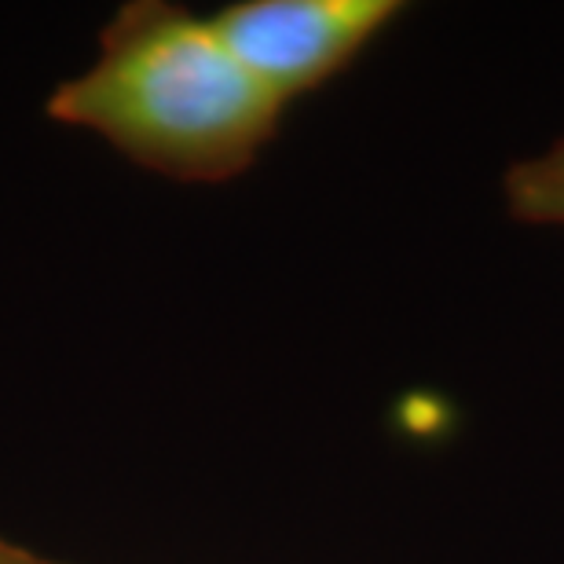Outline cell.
Returning a JSON list of instances; mask_svg holds the SVG:
<instances>
[{
  "label": "cell",
  "mask_w": 564,
  "mask_h": 564,
  "mask_svg": "<svg viewBox=\"0 0 564 564\" xmlns=\"http://www.w3.org/2000/svg\"><path fill=\"white\" fill-rule=\"evenodd\" d=\"M282 107L224 48L209 19L137 0L107 22L99 59L55 88L44 110L151 173L220 184L253 165Z\"/></svg>",
  "instance_id": "obj_1"
},
{
  "label": "cell",
  "mask_w": 564,
  "mask_h": 564,
  "mask_svg": "<svg viewBox=\"0 0 564 564\" xmlns=\"http://www.w3.org/2000/svg\"><path fill=\"white\" fill-rule=\"evenodd\" d=\"M403 11L392 0H242L213 33L268 93L290 104L348 66Z\"/></svg>",
  "instance_id": "obj_2"
},
{
  "label": "cell",
  "mask_w": 564,
  "mask_h": 564,
  "mask_svg": "<svg viewBox=\"0 0 564 564\" xmlns=\"http://www.w3.org/2000/svg\"><path fill=\"white\" fill-rule=\"evenodd\" d=\"M0 564H63V561L41 557V554H33L30 546H19V543H11V539L0 535Z\"/></svg>",
  "instance_id": "obj_4"
},
{
  "label": "cell",
  "mask_w": 564,
  "mask_h": 564,
  "mask_svg": "<svg viewBox=\"0 0 564 564\" xmlns=\"http://www.w3.org/2000/svg\"><path fill=\"white\" fill-rule=\"evenodd\" d=\"M506 209L524 224H564V137L546 154L517 162L502 180Z\"/></svg>",
  "instance_id": "obj_3"
}]
</instances>
